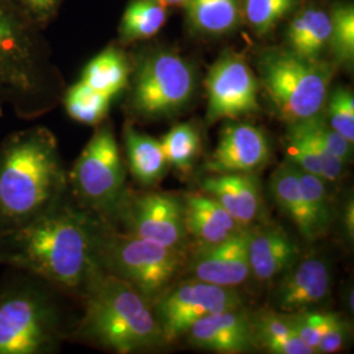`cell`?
<instances>
[{
  "label": "cell",
  "mask_w": 354,
  "mask_h": 354,
  "mask_svg": "<svg viewBox=\"0 0 354 354\" xmlns=\"http://www.w3.org/2000/svg\"><path fill=\"white\" fill-rule=\"evenodd\" d=\"M102 221L66 196L24 225L0 230V266L33 274L80 298L89 276L100 266Z\"/></svg>",
  "instance_id": "cell-1"
},
{
  "label": "cell",
  "mask_w": 354,
  "mask_h": 354,
  "mask_svg": "<svg viewBox=\"0 0 354 354\" xmlns=\"http://www.w3.org/2000/svg\"><path fill=\"white\" fill-rule=\"evenodd\" d=\"M62 93L42 26L15 0H0V106L32 121L54 109Z\"/></svg>",
  "instance_id": "cell-2"
},
{
  "label": "cell",
  "mask_w": 354,
  "mask_h": 354,
  "mask_svg": "<svg viewBox=\"0 0 354 354\" xmlns=\"http://www.w3.org/2000/svg\"><path fill=\"white\" fill-rule=\"evenodd\" d=\"M67 193V172L48 127L16 130L0 142V230L46 213Z\"/></svg>",
  "instance_id": "cell-3"
},
{
  "label": "cell",
  "mask_w": 354,
  "mask_h": 354,
  "mask_svg": "<svg viewBox=\"0 0 354 354\" xmlns=\"http://www.w3.org/2000/svg\"><path fill=\"white\" fill-rule=\"evenodd\" d=\"M80 301L83 315L70 332L73 339L118 354L165 342L150 301L102 266L89 276Z\"/></svg>",
  "instance_id": "cell-4"
},
{
  "label": "cell",
  "mask_w": 354,
  "mask_h": 354,
  "mask_svg": "<svg viewBox=\"0 0 354 354\" xmlns=\"http://www.w3.org/2000/svg\"><path fill=\"white\" fill-rule=\"evenodd\" d=\"M8 269L0 281V354L55 352L64 337L54 299L58 289L33 274Z\"/></svg>",
  "instance_id": "cell-5"
},
{
  "label": "cell",
  "mask_w": 354,
  "mask_h": 354,
  "mask_svg": "<svg viewBox=\"0 0 354 354\" xmlns=\"http://www.w3.org/2000/svg\"><path fill=\"white\" fill-rule=\"evenodd\" d=\"M257 67L259 83L282 121L294 124L322 113L335 73L330 64L306 59L285 48L263 51Z\"/></svg>",
  "instance_id": "cell-6"
},
{
  "label": "cell",
  "mask_w": 354,
  "mask_h": 354,
  "mask_svg": "<svg viewBox=\"0 0 354 354\" xmlns=\"http://www.w3.org/2000/svg\"><path fill=\"white\" fill-rule=\"evenodd\" d=\"M97 259L104 270L124 279L150 302L167 290L185 264L183 250L120 232L105 221L99 230Z\"/></svg>",
  "instance_id": "cell-7"
},
{
  "label": "cell",
  "mask_w": 354,
  "mask_h": 354,
  "mask_svg": "<svg viewBox=\"0 0 354 354\" xmlns=\"http://www.w3.org/2000/svg\"><path fill=\"white\" fill-rule=\"evenodd\" d=\"M71 200L89 213L112 223L125 192V167L109 124L96 127L88 143L67 172Z\"/></svg>",
  "instance_id": "cell-8"
},
{
  "label": "cell",
  "mask_w": 354,
  "mask_h": 354,
  "mask_svg": "<svg viewBox=\"0 0 354 354\" xmlns=\"http://www.w3.org/2000/svg\"><path fill=\"white\" fill-rule=\"evenodd\" d=\"M196 91L193 66L171 50L146 55L134 71L130 109L146 120L180 113Z\"/></svg>",
  "instance_id": "cell-9"
},
{
  "label": "cell",
  "mask_w": 354,
  "mask_h": 354,
  "mask_svg": "<svg viewBox=\"0 0 354 354\" xmlns=\"http://www.w3.org/2000/svg\"><path fill=\"white\" fill-rule=\"evenodd\" d=\"M238 307H243V295L236 288L194 279L163 291L152 302L165 342L185 335L190 326L203 317Z\"/></svg>",
  "instance_id": "cell-10"
},
{
  "label": "cell",
  "mask_w": 354,
  "mask_h": 354,
  "mask_svg": "<svg viewBox=\"0 0 354 354\" xmlns=\"http://www.w3.org/2000/svg\"><path fill=\"white\" fill-rule=\"evenodd\" d=\"M207 121L236 120L260 109L259 79L244 57L234 51L219 57L206 76Z\"/></svg>",
  "instance_id": "cell-11"
},
{
  "label": "cell",
  "mask_w": 354,
  "mask_h": 354,
  "mask_svg": "<svg viewBox=\"0 0 354 354\" xmlns=\"http://www.w3.org/2000/svg\"><path fill=\"white\" fill-rule=\"evenodd\" d=\"M114 219H120L127 232L136 236L184 250L188 236L184 225V203L174 196L162 193L129 196L127 193Z\"/></svg>",
  "instance_id": "cell-12"
},
{
  "label": "cell",
  "mask_w": 354,
  "mask_h": 354,
  "mask_svg": "<svg viewBox=\"0 0 354 354\" xmlns=\"http://www.w3.org/2000/svg\"><path fill=\"white\" fill-rule=\"evenodd\" d=\"M251 228L243 227L228 239L201 245L188 266L193 279L225 288H238L251 276L248 241Z\"/></svg>",
  "instance_id": "cell-13"
},
{
  "label": "cell",
  "mask_w": 354,
  "mask_h": 354,
  "mask_svg": "<svg viewBox=\"0 0 354 354\" xmlns=\"http://www.w3.org/2000/svg\"><path fill=\"white\" fill-rule=\"evenodd\" d=\"M270 146L266 134L251 124H228L214 151L205 163V171L215 174H253L266 165Z\"/></svg>",
  "instance_id": "cell-14"
},
{
  "label": "cell",
  "mask_w": 354,
  "mask_h": 354,
  "mask_svg": "<svg viewBox=\"0 0 354 354\" xmlns=\"http://www.w3.org/2000/svg\"><path fill=\"white\" fill-rule=\"evenodd\" d=\"M188 342L214 353L239 354L254 348L251 315L243 307L210 314L185 332Z\"/></svg>",
  "instance_id": "cell-15"
},
{
  "label": "cell",
  "mask_w": 354,
  "mask_h": 354,
  "mask_svg": "<svg viewBox=\"0 0 354 354\" xmlns=\"http://www.w3.org/2000/svg\"><path fill=\"white\" fill-rule=\"evenodd\" d=\"M282 274L273 294V304L279 313L313 310L328 295L330 274L322 259L308 257L294 261Z\"/></svg>",
  "instance_id": "cell-16"
},
{
  "label": "cell",
  "mask_w": 354,
  "mask_h": 354,
  "mask_svg": "<svg viewBox=\"0 0 354 354\" xmlns=\"http://www.w3.org/2000/svg\"><path fill=\"white\" fill-rule=\"evenodd\" d=\"M201 188L241 226H250L260 214L261 190L253 174H215L203 177Z\"/></svg>",
  "instance_id": "cell-17"
},
{
  "label": "cell",
  "mask_w": 354,
  "mask_h": 354,
  "mask_svg": "<svg viewBox=\"0 0 354 354\" xmlns=\"http://www.w3.org/2000/svg\"><path fill=\"white\" fill-rule=\"evenodd\" d=\"M298 248L290 235L279 226L253 228L248 241L251 276L270 282L281 276L297 260Z\"/></svg>",
  "instance_id": "cell-18"
},
{
  "label": "cell",
  "mask_w": 354,
  "mask_h": 354,
  "mask_svg": "<svg viewBox=\"0 0 354 354\" xmlns=\"http://www.w3.org/2000/svg\"><path fill=\"white\" fill-rule=\"evenodd\" d=\"M184 225L187 235L201 245L226 241L241 228L227 212L210 196L190 193L184 200Z\"/></svg>",
  "instance_id": "cell-19"
},
{
  "label": "cell",
  "mask_w": 354,
  "mask_h": 354,
  "mask_svg": "<svg viewBox=\"0 0 354 354\" xmlns=\"http://www.w3.org/2000/svg\"><path fill=\"white\" fill-rule=\"evenodd\" d=\"M291 15L286 29V49L306 59L320 61V55L329 45L330 11H326L320 6L308 4L299 6Z\"/></svg>",
  "instance_id": "cell-20"
},
{
  "label": "cell",
  "mask_w": 354,
  "mask_h": 354,
  "mask_svg": "<svg viewBox=\"0 0 354 354\" xmlns=\"http://www.w3.org/2000/svg\"><path fill=\"white\" fill-rule=\"evenodd\" d=\"M270 193L279 210L286 215L306 241L320 238L317 226L304 203L298 181V168L286 160L270 177Z\"/></svg>",
  "instance_id": "cell-21"
},
{
  "label": "cell",
  "mask_w": 354,
  "mask_h": 354,
  "mask_svg": "<svg viewBox=\"0 0 354 354\" xmlns=\"http://www.w3.org/2000/svg\"><path fill=\"white\" fill-rule=\"evenodd\" d=\"M130 74L131 64L127 54L109 46L89 61L79 80L95 92L113 100L127 88Z\"/></svg>",
  "instance_id": "cell-22"
},
{
  "label": "cell",
  "mask_w": 354,
  "mask_h": 354,
  "mask_svg": "<svg viewBox=\"0 0 354 354\" xmlns=\"http://www.w3.org/2000/svg\"><path fill=\"white\" fill-rule=\"evenodd\" d=\"M254 346L273 354L317 353L292 330L282 313L263 310L251 315Z\"/></svg>",
  "instance_id": "cell-23"
},
{
  "label": "cell",
  "mask_w": 354,
  "mask_h": 354,
  "mask_svg": "<svg viewBox=\"0 0 354 354\" xmlns=\"http://www.w3.org/2000/svg\"><path fill=\"white\" fill-rule=\"evenodd\" d=\"M184 7L190 28L203 36H225L241 24V0H188Z\"/></svg>",
  "instance_id": "cell-24"
},
{
  "label": "cell",
  "mask_w": 354,
  "mask_h": 354,
  "mask_svg": "<svg viewBox=\"0 0 354 354\" xmlns=\"http://www.w3.org/2000/svg\"><path fill=\"white\" fill-rule=\"evenodd\" d=\"M124 142L130 172L140 184L151 185L165 175L167 162L160 140L140 133L133 125L127 124Z\"/></svg>",
  "instance_id": "cell-25"
},
{
  "label": "cell",
  "mask_w": 354,
  "mask_h": 354,
  "mask_svg": "<svg viewBox=\"0 0 354 354\" xmlns=\"http://www.w3.org/2000/svg\"><path fill=\"white\" fill-rule=\"evenodd\" d=\"M167 21V7L160 0H131L120 24V39L130 44L151 38Z\"/></svg>",
  "instance_id": "cell-26"
},
{
  "label": "cell",
  "mask_w": 354,
  "mask_h": 354,
  "mask_svg": "<svg viewBox=\"0 0 354 354\" xmlns=\"http://www.w3.org/2000/svg\"><path fill=\"white\" fill-rule=\"evenodd\" d=\"M61 102L67 114L83 125L97 127L109 113L112 99L95 92L80 80L64 91Z\"/></svg>",
  "instance_id": "cell-27"
},
{
  "label": "cell",
  "mask_w": 354,
  "mask_h": 354,
  "mask_svg": "<svg viewBox=\"0 0 354 354\" xmlns=\"http://www.w3.org/2000/svg\"><path fill=\"white\" fill-rule=\"evenodd\" d=\"M301 4L302 0H241V19L254 35L264 37Z\"/></svg>",
  "instance_id": "cell-28"
},
{
  "label": "cell",
  "mask_w": 354,
  "mask_h": 354,
  "mask_svg": "<svg viewBox=\"0 0 354 354\" xmlns=\"http://www.w3.org/2000/svg\"><path fill=\"white\" fill-rule=\"evenodd\" d=\"M160 143L167 165L184 172L193 167L201 147L200 134L190 124H178L172 127Z\"/></svg>",
  "instance_id": "cell-29"
},
{
  "label": "cell",
  "mask_w": 354,
  "mask_h": 354,
  "mask_svg": "<svg viewBox=\"0 0 354 354\" xmlns=\"http://www.w3.org/2000/svg\"><path fill=\"white\" fill-rule=\"evenodd\" d=\"M332 29L329 50L336 64L352 66L354 61V8L352 3H336L330 10Z\"/></svg>",
  "instance_id": "cell-30"
},
{
  "label": "cell",
  "mask_w": 354,
  "mask_h": 354,
  "mask_svg": "<svg viewBox=\"0 0 354 354\" xmlns=\"http://www.w3.org/2000/svg\"><path fill=\"white\" fill-rule=\"evenodd\" d=\"M298 181L310 215L317 226L320 236H323L328 230L332 215L324 180L322 177L313 175L310 172H304L298 168Z\"/></svg>",
  "instance_id": "cell-31"
},
{
  "label": "cell",
  "mask_w": 354,
  "mask_h": 354,
  "mask_svg": "<svg viewBox=\"0 0 354 354\" xmlns=\"http://www.w3.org/2000/svg\"><path fill=\"white\" fill-rule=\"evenodd\" d=\"M329 127L342 134L345 140L354 142V97L346 87H336L328 93L326 105Z\"/></svg>",
  "instance_id": "cell-32"
},
{
  "label": "cell",
  "mask_w": 354,
  "mask_h": 354,
  "mask_svg": "<svg viewBox=\"0 0 354 354\" xmlns=\"http://www.w3.org/2000/svg\"><path fill=\"white\" fill-rule=\"evenodd\" d=\"M299 122L332 155L339 158L345 165L351 160L352 143H349L342 134H339L337 131H335L332 127H329L328 121L322 115V113Z\"/></svg>",
  "instance_id": "cell-33"
},
{
  "label": "cell",
  "mask_w": 354,
  "mask_h": 354,
  "mask_svg": "<svg viewBox=\"0 0 354 354\" xmlns=\"http://www.w3.org/2000/svg\"><path fill=\"white\" fill-rule=\"evenodd\" d=\"M328 314L329 313H320L314 310H304L299 313L283 314V317L292 330L317 353V345L320 342L323 329L326 327Z\"/></svg>",
  "instance_id": "cell-34"
},
{
  "label": "cell",
  "mask_w": 354,
  "mask_h": 354,
  "mask_svg": "<svg viewBox=\"0 0 354 354\" xmlns=\"http://www.w3.org/2000/svg\"><path fill=\"white\" fill-rule=\"evenodd\" d=\"M349 326L340 315L329 313L326 327L323 329L320 342L317 345V353H336L344 346L348 337Z\"/></svg>",
  "instance_id": "cell-35"
},
{
  "label": "cell",
  "mask_w": 354,
  "mask_h": 354,
  "mask_svg": "<svg viewBox=\"0 0 354 354\" xmlns=\"http://www.w3.org/2000/svg\"><path fill=\"white\" fill-rule=\"evenodd\" d=\"M38 26H44L50 21L62 0H15Z\"/></svg>",
  "instance_id": "cell-36"
},
{
  "label": "cell",
  "mask_w": 354,
  "mask_h": 354,
  "mask_svg": "<svg viewBox=\"0 0 354 354\" xmlns=\"http://www.w3.org/2000/svg\"><path fill=\"white\" fill-rule=\"evenodd\" d=\"M344 226L345 231L348 234V236H351V239H353L354 235V209L353 201H349L346 205V209L344 212Z\"/></svg>",
  "instance_id": "cell-37"
},
{
  "label": "cell",
  "mask_w": 354,
  "mask_h": 354,
  "mask_svg": "<svg viewBox=\"0 0 354 354\" xmlns=\"http://www.w3.org/2000/svg\"><path fill=\"white\" fill-rule=\"evenodd\" d=\"M165 7H180V6H185V3L188 0H160Z\"/></svg>",
  "instance_id": "cell-38"
},
{
  "label": "cell",
  "mask_w": 354,
  "mask_h": 354,
  "mask_svg": "<svg viewBox=\"0 0 354 354\" xmlns=\"http://www.w3.org/2000/svg\"><path fill=\"white\" fill-rule=\"evenodd\" d=\"M4 114H6V111H4V109L0 106V120L4 117Z\"/></svg>",
  "instance_id": "cell-39"
}]
</instances>
